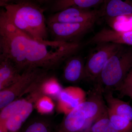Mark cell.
<instances>
[{
	"label": "cell",
	"mask_w": 132,
	"mask_h": 132,
	"mask_svg": "<svg viewBox=\"0 0 132 132\" xmlns=\"http://www.w3.org/2000/svg\"><path fill=\"white\" fill-rule=\"evenodd\" d=\"M80 42L34 39L17 29L0 12V58L8 59L21 73L30 68L50 70L75 54Z\"/></svg>",
	"instance_id": "cell-1"
},
{
	"label": "cell",
	"mask_w": 132,
	"mask_h": 132,
	"mask_svg": "<svg viewBox=\"0 0 132 132\" xmlns=\"http://www.w3.org/2000/svg\"><path fill=\"white\" fill-rule=\"evenodd\" d=\"M104 89L98 82L88 93L85 101L65 114L53 132H84L107 111Z\"/></svg>",
	"instance_id": "cell-2"
},
{
	"label": "cell",
	"mask_w": 132,
	"mask_h": 132,
	"mask_svg": "<svg viewBox=\"0 0 132 132\" xmlns=\"http://www.w3.org/2000/svg\"><path fill=\"white\" fill-rule=\"evenodd\" d=\"M12 24L27 35L40 41L48 35L44 10L32 1L8 4L1 10Z\"/></svg>",
	"instance_id": "cell-3"
},
{
	"label": "cell",
	"mask_w": 132,
	"mask_h": 132,
	"mask_svg": "<svg viewBox=\"0 0 132 132\" xmlns=\"http://www.w3.org/2000/svg\"><path fill=\"white\" fill-rule=\"evenodd\" d=\"M29 94L28 97L15 100L1 110L0 129L7 132H19L32 112L36 102L45 96L39 89Z\"/></svg>",
	"instance_id": "cell-4"
},
{
	"label": "cell",
	"mask_w": 132,
	"mask_h": 132,
	"mask_svg": "<svg viewBox=\"0 0 132 132\" xmlns=\"http://www.w3.org/2000/svg\"><path fill=\"white\" fill-rule=\"evenodd\" d=\"M132 69V50L122 47L107 62L97 79L104 91L115 90Z\"/></svg>",
	"instance_id": "cell-5"
},
{
	"label": "cell",
	"mask_w": 132,
	"mask_h": 132,
	"mask_svg": "<svg viewBox=\"0 0 132 132\" xmlns=\"http://www.w3.org/2000/svg\"><path fill=\"white\" fill-rule=\"evenodd\" d=\"M49 70L30 68L23 71L18 80L9 87L0 91V109L40 87L49 76Z\"/></svg>",
	"instance_id": "cell-6"
},
{
	"label": "cell",
	"mask_w": 132,
	"mask_h": 132,
	"mask_svg": "<svg viewBox=\"0 0 132 132\" xmlns=\"http://www.w3.org/2000/svg\"><path fill=\"white\" fill-rule=\"evenodd\" d=\"M96 45L85 62L84 80L96 82L107 62L123 46L112 43Z\"/></svg>",
	"instance_id": "cell-7"
},
{
	"label": "cell",
	"mask_w": 132,
	"mask_h": 132,
	"mask_svg": "<svg viewBox=\"0 0 132 132\" xmlns=\"http://www.w3.org/2000/svg\"><path fill=\"white\" fill-rule=\"evenodd\" d=\"M96 22L82 23H47L48 31L56 41L79 42L93 28Z\"/></svg>",
	"instance_id": "cell-8"
},
{
	"label": "cell",
	"mask_w": 132,
	"mask_h": 132,
	"mask_svg": "<svg viewBox=\"0 0 132 132\" xmlns=\"http://www.w3.org/2000/svg\"><path fill=\"white\" fill-rule=\"evenodd\" d=\"M101 17L100 9L71 7L56 12L48 18L47 23H82L97 22Z\"/></svg>",
	"instance_id": "cell-9"
},
{
	"label": "cell",
	"mask_w": 132,
	"mask_h": 132,
	"mask_svg": "<svg viewBox=\"0 0 132 132\" xmlns=\"http://www.w3.org/2000/svg\"><path fill=\"white\" fill-rule=\"evenodd\" d=\"M101 17L108 20L132 15V0H104L100 9Z\"/></svg>",
	"instance_id": "cell-10"
},
{
	"label": "cell",
	"mask_w": 132,
	"mask_h": 132,
	"mask_svg": "<svg viewBox=\"0 0 132 132\" xmlns=\"http://www.w3.org/2000/svg\"><path fill=\"white\" fill-rule=\"evenodd\" d=\"M86 97L85 92L79 88L63 89L58 98L60 109L67 114L85 101Z\"/></svg>",
	"instance_id": "cell-11"
},
{
	"label": "cell",
	"mask_w": 132,
	"mask_h": 132,
	"mask_svg": "<svg viewBox=\"0 0 132 132\" xmlns=\"http://www.w3.org/2000/svg\"><path fill=\"white\" fill-rule=\"evenodd\" d=\"M63 77L67 82L75 83L84 80L85 62L80 56L72 55L65 61Z\"/></svg>",
	"instance_id": "cell-12"
},
{
	"label": "cell",
	"mask_w": 132,
	"mask_h": 132,
	"mask_svg": "<svg viewBox=\"0 0 132 132\" xmlns=\"http://www.w3.org/2000/svg\"><path fill=\"white\" fill-rule=\"evenodd\" d=\"M21 73L8 59L0 58V91L16 82Z\"/></svg>",
	"instance_id": "cell-13"
},
{
	"label": "cell",
	"mask_w": 132,
	"mask_h": 132,
	"mask_svg": "<svg viewBox=\"0 0 132 132\" xmlns=\"http://www.w3.org/2000/svg\"><path fill=\"white\" fill-rule=\"evenodd\" d=\"M104 96L108 108L114 113L132 121V106L129 102L114 97L112 91H104Z\"/></svg>",
	"instance_id": "cell-14"
},
{
	"label": "cell",
	"mask_w": 132,
	"mask_h": 132,
	"mask_svg": "<svg viewBox=\"0 0 132 132\" xmlns=\"http://www.w3.org/2000/svg\"><path fill=\"white\" fill-rule=\"evenodd\" d=\"M56 126L49 118L35 117L28 120L19 132H53Z\"/></svg>",
	"instance_id": "cell-15"
},
{
	"label": "cell",
	"mask_w": 132,
	"mask_h": 132,
	"mask_svg": "<svg viewBox=\"0 0 132 132\" xmlns=\"http://www.w3.org/2000/svg\"><path fill=\"white\" fill-rule=\"evenodd\" d=\"M104 0H56L52 6L54 12H60L71 7L91 9L101 5Z\"/></svg>",
	"instance_id": "cell-16"
},
{
	"label": "cell",
	"mask_w": 132,
	"mask_h": 132,
	"mask_svg": "<svg viewBox=\"0 0 132 132\" xmlns=\"http://www.w3.org/2000/svg\"><path fill=\"white\" fill-rule=\"evenodd\" d=\"M108 114L111 124L119 132H132V121L114 113L107 107Z\"/></svg>",
	"instance_id": "cell-17"
},
{
	"label": "cell",
	"mask_w": 132,
	"mask_h": 132,
	"mask_svg": "<svg viewBox=\"0 0 132 132\" xmlns=\"http://www.w3.org/2000/svg\"><path fill=\"white\" fill-rule=\"evenodd\" d=\"M40 89L45 96L57 99L63 90L57 79L52 76H49L43 82Z\"/></svg>",
	"instance_id": "cell-18"
},
{
	"label": "cell",
	"mask_w": 132,
	"mask_h": 132,
	"mask_svg": "<svg viewBox=\"0 0 132 132\" xmlns=\"http://www.w3.org/2000/svg\"><path fill=\"white\" fill-rule=\"evenodd\" d=\"M84 132H119L116 130L109 119L108 111L100 117Z\"/></svg>",
	"instance_id": "cell-19"
},
{
	"label": "cell",
	"mask_w": 132,
	"mask_h": 132,
	"mask_svg": "<svg viewBox=\"0 0 132 132\" xmlns=\"http://www.w3.org/2000/svg\"><path fill=\"white\" fill-rule=\"evenodd\" d=\"M115 91L119 92L120 98L127 96L132 99V69Z\"/></svg>",
	"instance_id": "cell-20"
},
{
	"label": "cell",
	"mask_w": 132,
	"mask_h": 132,
	"mask_svg": "<svg viewBox=\"0 0 132 132\" xmlns=\"http://www.w3.org/2000/svg\"><path fill=\"white\" fill-rule=\"evenodd\" d=\"M46 97L44 96L39 99L35 105L38 111L42 113H50L54 109V105L52 101Z\"/></svg>",
	"instance_id": "cell-21"
},
{
	"label": "cell",
	"mask_w": 132,
	"mask_h": 132,
	"mask_svg": "<svg viewBox=\"0 0 132 132\" xmlns=\"http://www.w3.org/2000/svg\"><path fill=\"white\" fill-rule=\"evenodd\" d=\"M29 1H32V0H0V6L3 7L5 5L8 4L20 3Z\"/></svg>",
	"instance_id": "cell-22"
},
{
	"label": "cell",
	"mask_w": 132,
	"mask_h": 132,
	"mask_svg": "<svg viewBox=\"0 0 132 132\" xmlns=\"http://www.w3.org/2000/svg\"><path fill=\"white\" fill-rule=\"evenodd\" d=\"M38 2L40 3H44L46 2L49 0H36Z\"/></svg>",
	"instance_id": "cell-23"
}]
</instances>
